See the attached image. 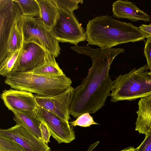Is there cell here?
I'll return each instance as SVG.
<instances>
[{
	"label": "cell",
	"mask_w": 151,
	"mask_h": 151,
	"mask_svg": "<svg viewBox=\"0 0 151 151\" xmlns=\"http://www.w3.org/2000/svg\"><path fill=\"white\" fill-rule=\"evenodd\" d=\"M55 58L54 56L47 52L44 60L30 72L50 77H59L65 75L56 62Z\"/></svg>",
	"instance_id": "16"
},
{
	"label": "cell",
	"mask_w": 151,
	"mask_h": 151,
	"mask_svg": "<svg viewBox=\"0 0 151 151\" xmlns=\"http://www.w3.org/2000/svg\"><path fill=\"white\" fill-rule=\"evenodd\" d=\"M74 93L70 86L61 93L51 96L34 95L37 105L69 122L70 109Z\"/></svg>",
	"instance_id": "8"
},
{
	"label": "cell",
	"mask_w": 151,
	"mask_h": 151,
	"mask_svg": "<svg viewBox=\"0 0 151 151\" xmlns=\"http://www.w3.org/2000/svg\"><path fill=\"white\" fill-rule=\"evenodd\" d=\"M0 151H24L14 140L0 134Z\"/></svg>",
	"instance_id": "21"
},
{
	"label": "cell",
	"mask_w": 151,
	"mask_h": 151,
	"mask_svg": "<svg viewBox=\"0 0 151 151\" xmlns=\"http://www.w3.org/2000/svg\"><path fill=\"white\" fill-rule=\"evenodd\" d=\"M1 98L11 111H35L37 105L34 95L27 91L13 89L5 90L1 94Z\"/></svg>",
	"instance_id": "12"
},
{
	"label": "cell",
	"mask_w": 151,
	"mask_h": 151,
	"mask_svg": "<svg viewBox=\"0 0 151 151\" xmlns=\"http://www.w3.org/2000/svg\"><path fill=\"white\" fill-rule=\"evenodd\" d=\"M86 40L101 48H111L122 43L144 40L145 37L139 27L131 23L102 15L89 20L87 24Z\"/></svg>",
	"instance_id": "2"
},
{
	"label": "cell",
	"mask_w": 151,
	"mask_h": 151,
	"mask_svg": "<svg viewBox=\"0 0 151 151\" xmlns=\"http://www.w3.org/2000/svg\"><path fill=\"white\" fill-rule=\"evenodd\" d=\"M58 7L69 12L73 11L79 8V3L83 4V0H53Z\"/></svg>",
	"instance_id": "22"
},
{
	"label": "cell",
	"mask_w": 151,
	"mask_h": 151,
	"mask_svg": "<svg viewBox=\"0 0 151 151\" xmlns=\"http://www.w3.org/2000/svg\"><path fill=\"white\" fill-rule=\"evenodd\" d=\"M139 28L145 34V38L151 37V26L142 24L139 26Z\"/></svg>",
	"instance_id": "27"
},
{
	"label": "cell",
	"mask_w": 151,
	"mask_h": 151,
	"mask_svg": "<svg viewBox=\"0 0 151 151\" xmlns=\"http://www.w3.org/2000/svg\"><path fill=\"white\" fill-rule=\"evenodd\" d=\"M138 104L135 130L146 134L151 127V95L140 99Z\"/></svg>",
	"instance_id": "15"
},
{
	"label": "cell",
	"mask_w": 151,
	"mask_h": 151,
	"mask_svg": "<svg viewBox=\"0 0 151 151\" xmlns=\"http://www.w3.org/2000/svg\"><path fill=\"white\" fill-rule=\"evenodd\" d=\"M0 63L7 56L6 46L10 35L23 15L14 0H0Z\"/></svg>",
	"instance_id": "7"
},
{
	"label": "cell",
	"mask_w": 151,
	"mask_h": 151,
	"mask_svg": "<svg viewBox=\"0 0 151 151\" xmlns=\"http://www.w3.org/2000/svg\"><path fill=\"white\" fill-rule=\"evenodd\" d=\"M69 123L73 126H78L83 127H89L93 124H98L94 121L93 117L88 112L83 114L78 117L75 120Z\"/></svg>",
	"instance_id": "23"
},
{
	"label": "cell",
	"mask_w": 151,
	"mask_h": 151,
	"mask_svg": "<svg viewBox=\"0 0 151 151\" xmlns=\"http://www.w3.org/2000/svg\"><path fill=\"white\" fill-rule=\"evenodd\" d=\"M20 51V50L9 54L0 63V75L1 76L6 77L11 72Z\"/></svg>",
	"instance_id": "20"
},
{
	"label": "cell",
	"mask_w": 151,
	"mask_h": 151,
	"mask_svg": "<svg viewBox=\"0 0 151 151\" xmlns=\"http://www.w3.org/2000/svg\"><path fill=\"white\" fill-rule=\"evenodd\" d=\"M147 64L121 75L113 81L111 102L132 101L151 95V77Z\"/></svg>",
	"instance_id": "4"
},
{
	"label": "cell",
	"mask_w": 151,
	"mask_h": 151,
	"mask_svg": "<svg viewBox=\"0 0 151 151\" xmlns=\"http://www.w3.org/2000/svg\"><path fill=\"white\" fill-rule=\"evenodd\" d=\"M135 151H151V127L145 134V137Z\"/></svg>",
	"instance_id": "24"
},
{
	"label": "cell",
	"mask_w": 151,
	"mask_h": 151,
	"mask_svg": "<svg viewBox=\"0 0 151 151\" xmlns=\"http://www.w3.org/2000/svg\"><path fill=\"white\" fill-rule=\"evenodd\" d=\"M135 148L132 147H129L121 151H135Z\"/></svg>",
	"instance_id": "28"
},
{
	"label": "cell",
	"mask_w": 151,
	"mask_h": 151,
	"mask_svg": "<svg viewBox=\"0 0 151 151\" xmlns=\"http://www.w3.org/2000/svg\"><path fill=\"white\" fill-rule=\"evenodd\" d=\"M71 48L92 60L87 76L74 88L70 113L77 118L86 113H95L105 105L113 83L109 76L110 66L114 58L125 50L121 48L94 49L78 45Z\"/></svg>",
	"instance_id": "1"
},
{
	"label": "cell",
	"mask_w": 151,
	"mask_h": 151,
	"mask_svg": "<svg viewBox=\"0 0 151 151\" xmlns=\"http://www.w3.org/2000/svg\"><path fill=\"white\" fill-rule=\"evenodd\" d=\"M14 0L19 5L23 16L40 17V8L36 0Z\"/></svg>",
	"instance_id": "19"
},
{
	"label": "cell",
	"mask_w": 151,
	"mask_h": 151,
	"mask_svg": "<svg viewBox=\"0 0 151 151\" xmlns=\"http://www.w3.org/2000/svg\"><path fill=\"white\" fill-rule=\"evenodd\" d=\"M41 120L40 129L42 140L44 143L47 145L50 142V139L52 134L46 123L43 120Z\"/></svg>",
	"instance_id": "25"
},
{
	"label": "cell",
	"mask_w": 151,
	"mask_h": 151,
	"mask_svg": "<svg viewBox=\"0 0 151 151\" xmlns=\"http://www.w3.org/2000/svg\"><path fill=\"white\" fill-rule=\"evenodd\" d=\"M59 42H68L78 45L86 39V31L73 13L58 8L55 22L50 29Z\"/></svg>",
	"instance_id": "6"
},
{
	"label": "cell",
	"mask_w": 151,
	"mask_h": 151,
	"mask_svg": "<svg viewBox=\"0 0 151 151\" xmlns=\"http://www.w3.org/2000/svg\"><path fill=\"white\" fill-rule=\"evenodd\" d=\"M13 119L16 124L27 129L39 139L42 140L40 126L42 120L37 116L35 111L12 110Z\"/></svg>",
	"instance_id": "14"
},
{
	"label": "cell",
	"mask_w": 151,
	"mask_h": 151,
	"mask_svg": "<svg viewBox=\"0 0 151 151\" xmlns=\"http://www.w3.org/2000/svg\"><path fill=\"white\" fill-rule=\"evenodd\" d=\"M0 134L15 141L24 151H51L47 145L20 125L16 124L8 129H1Z\"/></svg>",
	"instance_id": "11"
},
{
	"label": "cell",
	"mask_w": 151,
	"mask_h": 151,
	"mask_svg": "<svg viewBox=\"0 0 151 151\" xmlns=\"http://www.w3.org/2000/svg\"><path fill=\"white\" fill-rule=\"evenodd\" d=\"M38 3L40 16V20L50 29L54 25L58 14V8L53 0H36Z\"/></svg>",
	"instance_id": "17"
},
{
	"label": "cell",
	"mask_w": 151,
	"mask_h": 151,
	"mask_svg": "<svg viewBox=\"0 0 151 151\" xmlns=\"http://www.w3.org/2000/svg\"><path fill=\"white\" fill-rule=\"evenodd\" d=\"M18 23L12 30L8 40L6 46L7 56L9 53L20 50L23 44L22 34Z\"/></svg>",
	"instance_id": "18"
},
{
	"label": "cell",
	"mask_w": 151,
	"mask_h": 151,
	"mask_svg": "<svg viewBox=\"0 0 151 151\" xmlns=\"http://www.w3.org/2000/svg\"><path fill=\"white\" fill-rule=\"evenodd\" d=\"M35 111L37 116L46 123L52 137L58 143H69L75 139L73 126L69 122L38 106Z\"/></svg>",
	"instance_id": "9"
},
{
	"label": "cell",
	"mask_w": 151,
	"mask_h": 151,
	"mask_svg": "<svg viewBox=\"0 0 151 151\" xmlns=\"http://www.w3.org/2000/svg\"><path fill=\"white\" fill-rule=\"evenodd\" d=\"M144 51L149 70L151 71V37L147 38Z\"/></svg>",
	"instance_id": "26"
},
{
	"label": "cell",
	"mask_w": 151,
	"mask_h": 151,
	"mask_svg": "<svg viewBox=\"0 0 151 151\" xmlns=\"http://www.w3.org/2000/svg\"><path fill=\"white\" fill-rule=\"evenodd\" d=\"M149 75L151 77V71H149Z\"/></svg>",
	"instance_id": "29"
},
{
	"label": "cell",
	"mask_w": 151,
	"mask_h": 151,
	"mask_svg": "<svg viewBox=\"0 0 151 151\" xmlns=\"http://www.w3.org/2000/svg\"><path fill=\"white\" fill-rule=\"evenodd\" d=\"M47 52L34 42L23 43L11 72H30L44 59Z\"/></svg>",
	"instance_id": "10"
},
{
	"label": "cell",
	"mask_w": 151,
	"mask_h": 151,
	"mask_svg": "<svg viewBox=\"0 0 151 151\" xmlns=\"http://www.w3.org/2000/svg\"><path fill=\"white\" fill-rule=\"evenodd\" d=\"M113 16L118 18H124L136 22L138 20L148 22L150 20V16L139 9L136 4L128 0H119L112 4Z\"/></svg>",
	"instance_id": "13"
},
{
	"label": "cell",
	"mask_w": 151,
	"mask_h": 151,
	"mask_svg": "<svg viewBox=\"0 0 151 151\" xmlns=\"http://www.w3.org/2000/svg\"><path fill=\"white\" fill-rule=\"evenodd\" d=\"M5 83L12 89L45 96L55 95L71 86L72 81L65 75L53 78L30 72H11L6 77Z\"/></svg>",
	"instance_id": "3"
},
{
	"label": "cell",
	"mask_w": 151,
	"mask_h": 151,
	"mask_svg": "<svg viewBox=\"0 0 151 151\" xmlns=\"http://www.w3.org/2000/svg\"><path fill=\"white\" fill-rule=\"evenodd\" d=\"M149 25H150L151 26V23H150L149 24Z\"/></svg>",
	"instance_id": "30"
},
{
	"label": "cell",
	"mask_w": 151,
	"mask_h": 151,
	"mask_svg": "<svg viewBox=\"0 0 151 151\" xmlns=\"http://www.w3.org/2000/svg\"><path fill=\"white\" fill-rule=\"evenodd\" d=\"M18 24L23 43H35L55 58L59 55L61 49L59 41L38 18L22 15Z\"/></svg>",
	"instance_id": "5"
}]
</instances>
